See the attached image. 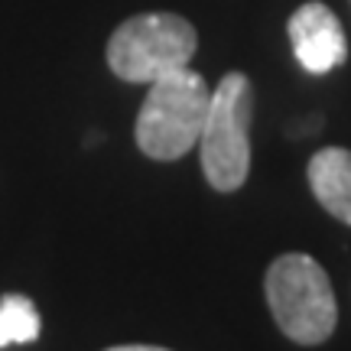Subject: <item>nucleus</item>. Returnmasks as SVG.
<instances>
[{
	"label": "nucleus",
	"instance_id": "nucleus-1",
	"mask_svg": "<svg viewBox=\"0 0 351 351\" xmlns=\"http://www.w3.org/2000/svg\"><path fill=\"white\" fill-rule=\"evenodd\" d=\"M267 306L276 328L302 348L332 339L339 326V302L326 267L309 254H280L263 276Z\"/></svg>",
	"mask_w": 351,
	"mask_h": 351
},
{
	"label": "nucleus",
	"instance_id": "nucleus-2",
	"mask_svg": "<svg viewBox=\"0 0 351 351\" xmlns=\"http://www.w3.org/2000/svg\"><path fill=\"white\" fill-rule=\"evenodd\" d=\"M212 88L192 69H176L150 82V91L140 104L134 137L143 156L173 163L199 147L202 124L208 114Z\"/></svg>",
	"mask_w": 351,
	"mask_h": 351
},
{
	"label": "nucleus",
	"instance_id": "nucleus-3",
	"mask_svg": "<svg viewBox=\"0 0 351 351\" xmlns=\"http://www.w3.org/2000/svg\"><path fill=\"white\" fill-rule=\"evenodd\" d=\"M254 85L244 72H228L212 91L202 124V173L215 192H238L251 173Z\"/></svg>",
	"mask_w": 351,
	"mask_h": 351
},
{
	"label": "nucleus",
	"instance_id": "nucleus-4",
	"mask_svg": "<svg viewBox=\"0 0 351 351\" xmlns=\"http://www.w3.org/2000/svg\"><path fill=\"white\" fill-rule=\"evenodd\" d=\"M199 49V33L186 16L166 10L137 13L108 39V69L121 82L150 85L156 78L186 69Z\"/></svg>",
	"mask_w": 351,
	"mask_h": 351
},
{
	"label": "nucleus",
	"instance_id": "nucleus-5",
	"mask_svg": "<svg viewBox=\"0 0 351 351\" xmlns=\"http://www.w3.org/2000/svg\"><path fill=\"white\" fill-rule=\"evenodd\" d=\"M287 33L289 43H293L296 62L309 75H326L348 59V39H345L339 16L319 0L302 3L300 10L289 16Z\"/></svg>",
	"mask_w": 351,
	"mask_h": 351
},
{
	"label": "nucleus",
	"instance_id": "nucleus-6",
	"mask_svg": "<svg viewBox=\"0 0 351 351\" xmlns=\"http://www.w3.org/2000/svg\"><path fill=\"white\" fill-rule=\"evenodd\" d=\"M309 189L315 202L332 218L351 228V150L345 147H322L309 160Z\"/></svg>",
	"mask_w": 351,
	"mask_h": 351
},
{
	"label": "nucleus",
	"instance_id": "nucleus-7",
	"mask_svg": "<svg viewBox=\"0 0 351 351\" xmlns=\"http://www.w3.org/2000/svg\"><path fill=\"white\" fill-rule=\"evenodd\" d=\"M39 313L29 296L10 293L0 300V348L7 345H26L39 339Z\"/></svg>",
	"mask_w": 351,
	"mask_h": 351
},
{
	"label": "nucleus",
	"instance_id": "nucleus-8",
	"mask_svg": "<svg viewBox=\"0 0 351 351\" xmlns=\"http://www.w3.org/2000/svg\"><path fill=\"white\" fill-rule=\"evenodd\" d=\"M104 351H169V348H160V345H114V348Z\"/></svg>",
	"mask_w": 351,
	"mask_h": 351
}]
</instances>
